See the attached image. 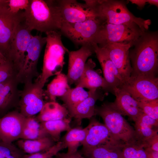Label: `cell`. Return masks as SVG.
<instances>
[{"instance_id": "cell-1", "label": "cell", "mask_w": 158, "mask_h": 158, "mask_svg": "<svg viewBox=\"0 0 158 158\" xmlns=\"http://www.w3.org/2000/svg\"><path fill=\"white\" fill-rule=\"evenodd\" d=\"M130 54L131 76L156 77L158 67V35L145 31L134 44Z\"/></svg>"}, {"instance_id": "cell-2", "label": "cell", "mask_w": 158, "mask_h": 158, "mask_svg": "<svg viewBox=\"0 0 158 158\" xmlns=\"http://www.w3.org/2000/svg\"><path fill=\"white\" fill-rule=\"evenodd\" d=\"M23 15L24 22L32 31H59L62 23L57 0H30Z\"/></svg>"}, {"instance_id": "cell-3", "label": "cell", "mask_w": 158, "mask_h": 158, "mask_svg": "<svg viewBox=\"0 0 158 158\" xmlns=\"http://www.w3.org/2000/svg\"><path fill=\"white\" fill-rule=\"evenodd\" d=\"M85 3L94 10L97 16L104 23L114 24L137 25L144 31L148 30L150 20L135 17L122 1L112 0H86Z\"/></svg>"}, {"instance_id": "cell-4", "label": "cell", "mask_w": 158, "mask_h": 158, "mask_svg": "<svg viewBox=\"0 0 158 158\" xmlns=\"http://www.w3.org/2000/svg\"><path fill=\"white\" fill-rule=\"evenodd\" d=\"M45 34L46 45L42 72L36 79L43 87L49 78L61 73L65 54L69 51L62 42L59 31H50Z\"/></svg>"}, {"instance_id": "cell-5", "label": "cell", "mask_w": 158, "mask_h": 158, "mask_svg": "<svg viewBox=\"0 0 158 158\" xmlns=\"http://www.w3.org/2000/svg\"><path fill=\"white\" fill-rule=\"evenodd\" d=\"M95 115L101 117L113 137L124 144L137 141L134 128L115 108L112 102L95 107Z\"/></svg>"}, {"instance_id": "cell-6", "label": "cell", "mask_w": 158, "mask_h": 158, "mask_svg": "<svg viewBox=\"0 0 158 158\" xmlns=\"http://www.w3.org/2000/svg\"><path fill=\"white\" fill-rule=\"evenodd\" d=\"M145 31L135 25L104 23L95 37L94 43L99 47L111 43H132L134 45Z\"/></svg>"}, {"instance_id": "cell-7", "label": "cell", "mask_w": 158, "mask_h": 158, "mask_svg": "<svg viewBox=\"0 0 158 158\" xmlns=\"http://www.w3.org/2000/svg\"><path fill=\"white\" fill-rule=\"evenodd\" d=\"M104 23L97 17L77 23H63L59 31L76 47L93 44Z\"/></svg>"}, {"instance_id": "cell-8", "label": "cell", "mask_w": 158, "mask_h": 158, "mask_svg": "<svg viewBox=\"0 0 158 158\" xmlns=\"http://www.w3.org/2000/svg\"><path fill=\"white\" fill-rule=\"evenodd\" d=\"M31 31L23 20L17 26L11 39L6 58L12 65L16 76L22 67L27 49L33 36Z\"/></svg>"}, {"instance_id": "cell-9", "label": "cell", "mask_w": 158, "mask_h": 158, "mask_svg": "<svg viewBox=\"0 0 158 158\" xmlns=\"http://www.w3.org/2000/svg\"><path fill=\"white\" fill-rule=\"evenodd\" d=\"M120 88L127 92L138 102H148L158 98L157 77L131 76Z\"/></svg>"}, {"instance_id": "cell-10", "label": "cell", "mask_w": 158, "mask_h": 158, "mask_svg": "<svg viewBox=\"0 0 158 158\" xmlns=\"http://www.w3.org/2000/svg\"><path fill=\"white\" fill-rule=\"evenodd\" d=\"M46 42V37H43L40 35L33 36L27 49L22 67L16 76L18 83L24 84L32 82L33 78L39 76L37 64L42 50Z\"/></svg>"}, {"instance_id": "cell-11", "label": "cell", "mask_w": 158, "mask_h": 158, "mask_svg": "<svg viewBox=\"0 0 158 158\" xmlns=\"http://www.w3.org/2000/svg\"><path fill=\"white\" fill-rule=\"evenodd\" d=\"M43 87L36 80L34 83L24 84L23 90L20 91L18 104L20 112L25 117L34 116L42 109L45 103L43 99Z\"/></svg>"}, {"instance_id": "cell-12", "label": "cell", "mask_w": 158, "mask_h": 158, "mask_svg": "<svg viewBox=\"0 0 158 158\" xmlns=\"http://www.w3.org/2000/svg\"><path fill=\"white\" fill-rule=\"evenodd\" d=\"M57 1L62 23H77L97 17L93 9L85 3H80L75 0Z\"/></svg>"}, {"instance_id": "cell-13", "label": "cell", "mask_w": 158, "mask_h": 158, "mask_svg": "<svg viewBox=\"0 0 158 158\" xmlns=\"http://www.w3.org/2000/svg\"><path fill=\"white\" fill-rule=\"evenodd\" d=\"M133 46L132 43H111L100 47L106 50L110 59L117 68L123 83L130 77L132 72L129 50Z\"/></svg>"}, {"instance_id": "cell-14", "label": "cell", "mask_w": 158, "mask_h": 158, "mask_svg": "<svg viewBox=\"0 0 158 158\" xmlns=\"http://www.w3.org/2000/svg\"><path fill=\"white\" fill-rule=\"evenodd\" d=\"M88 125V131L82 149H88L108 145L124 144L116 138L103 124L93 117Z\"/></svg>"}, {"instance_id": "cell-15", "label": "cell", "mask_w": 158, "mask_h": 158, "mask_svg": "<svg viewBox=\"0 0 158 158\" xmlns=\"http://www.w3.org/2000/svg\"><path fill=\"white\" fill-rule=\"evenodd\" d=\"M26 118L20 112L16 111L0 118V140L10 144L20 139Z\"/></svg>"}, {"instance_id": "cell-16", "label": "cell", "mask_w": 158, "mask_h": 158, "mask_svg": "<svg viewBox=\"0 0 158 158\" xmlns=\"http://www.w3.org/2000/svg\"><path fill=\"white\" fill-rule=\"evenodd\" d=\"M68 73L66 75L69 85H75L80 77L89 57L95 53L93 44L81 46L76 51H69Z\"/></svg>"}, {"instance_id": "cell-17", "label": "cell", "mask_w": 158, "mask_h": 158, "mask_svg": "<svg viewBox=\"0 0 158 158\" xmlns=\"http://www.w3.org/2000/svg\"><path fill=\"white\" fill-rule=\"evenodd\" d=\"M95 53L101 66L104 78L107 85L109 91H112L115 87L120 88L123 81L118 71L110 59L104 48L93 44Z\"/></svg>"}, {"instance_id": "cell-18", "label": "cell", "mask_w": 158, "mask_h": 158, "mask_svg": "<svg viewBox=\"0 0 158 158\" xmlns=\"http://www.w3.org/2000/svg\"><path fill=\"white\" fill-rule=\"evenodd\" d=\"M23 12L16 15L0 13V52L7 58L10 43L18 24L23 20Z\"/></svg>"}, {"instance_id": "cell-19", "label": "cell", "mask_w": 158, "mask_h": 158, "mask_svg": "<svg viewBox=\"0 0 158 158\" xmlns=\"http://www.w3.org/2000/svg\"><path fill=\"white\" fill-rule=\"evenodd\" d=\"M112 92L116 96L112 103L122 115L128 116L135 122L143 113L137 101L126 91L121 88L115 87Z\"/></svg>"}, {"instance_id": "cell-20", "label": "cell", "mask_w": 158, "mask_h": 158, "mask_svg": "<svg viewBox=\"0 0 158 158\" xmlns=\"http://www.w3.org/2000/svg\"><path fill=\"white\" fill-rule=\"evenodd\" d=\"M101 89L89 90L91 92L89 96L68 111L70 117L74 118L80 125L83 119H90L95 115V103L98 100H103L104 96Z\"/></svg>"}, {"instance_id": "cell-21", "label": "cell", "mask_w": 158, "mask_h": 158, "mask_svg": "<svg viewBox=\"0 0 158 158\" xmlns=\"http://www.w3.org/2000/svg\"><path fill=\"white\" fill-rule=\"evenodd\" d=\"M96 66V63L92 59L87 61L83 72L76 86L85 88L89 90L102 88L105 91H109L107 83L101 75L99 70L95 69Z\"/></svg>"}, {"instance_id": "cell-22", "label": "cell", "mask_w": 158, "mask_h": 158, "mask_svg": "<svg viewBox=\"0 0 158 158\" xmlns=\"http://www.w3.org/2000/svg\"><path fill=\"white\" fill-rule=\"evenodd\" d=\"M136 141L142 144L148 138L158 132V121L142 113L134 122Z\"/></svg>"}, {"instance_id": "cell-23", "label": "cell", "mask_w": 158, "mask_h": 158, "mask_svg": "<svg viewBox=\"0 0 158 158\" xmlns=\"http://www.w3.org/2000/svg\"><path fill=\"white\" fill-rule=\"evenodd\" d=\"M18 83L15 76L11 77L0 93V113L19 103L20 91L18 90Z\"/></svg>"}, {"instance_id": "cell-24", "label": "cell", "mask_w": 158, "mask_h": 158, "mask_svg": "<svg viewBox=\"0 0 158 158\" xmlns=\"http://www.w3.org/2000/svg\"><path fill=\"white\" fill-rule=\"evenodd\" d=\"M123 145H108L79 151L85 158H123Z\"/></svg>"}, {"instance_id": "cell-25", "label": "cell", "mask_w": 158, "mask_h": 158, "mask_svg": "<svg viewBox=\"0 0 158 158\" xmlns=\"http://www.w3.org/2000/svg\"><path fill=\"white\" fill-rule=\"evenodd\" d=\"M36 118L40 122L64 119L69 115L66 108L56 101L45 103Z\"/></svg>"}, {"instance_id": "cell-26", "label": "cell", "mask_w": 158, "mask_h": 158, "mask_svg": "<svg viewBox=\"0 0 158 158\" xmlns=\"http://www.w3.org/2000/svg\"><path fill=\"white\" fill-rule=\"evenodd\" d=\"M56 143L48 136L35 140L21 139L16 143L18 147L25 154H32L47 150Z\"/></svg>"}, {"instance_id": "cell-27", "label": "cell", "mask_w": 158, "mask_h": 158, "mask_svg": "<svg viewBox=\"0 0 158 158\" xmlns=\"http://www.w3.org/2000/svg\"><path fill=\"white\" fill-rule=\"evenodd\" d=\"M49 84L45 94L50 101H56L57 97L64 95L71 88L66 75L61 73Z\"/></svg>"}, {"instance_id": "cell-28", "label": "cell", "mask_w": 158, "mask_h": 158, "mask_svg": "<svg viewBox=\"0 0 158 158\" xmlns=\"http://www.w3.org/2000/svg\"><path fill=\"white\" fill-rule=\"evenodd\" d=\"M87 126L84 128L80 127L71 128L60 140L68 148L67 153H72L77 151L78 147L86 138L88 131Z\"/></svg>"}, {"instance_id": "cell-29", "label": "cell", "mask_w": 158, "mask_h": 158, "mask_svg": "<svg viewBox=\"0 0 158 158\" xmlns=\"http://www.w3.org/2000/svg\"><path fill=\"white\" fill-rule=\"evenodd\" d=\"M71 118L40 122L43 128L47 134L56 142L60 141L61 133L68 131L71 128L70 123Z\"/></svg>"}, {"instance_id": "cell-30", "label": "cell", "mask_w": 158, "mask_h": 158, "mask_svg": "<svg viewBox=\"0 0 158 158\" xmlns=\"http://www.w3.org/2000/svg\"><path fill=\"white\" fill-rule=\"evenodd\" d=\"M90 92V90L87 91L83 88L76 86L75 88H71L61 97V99L69 111L87 98Z\"/></svg>"}, {"instance_id": "cell-31", "label": "cell", "mask_w": 158, "mask_h": 158, "mask_svg": "<svg viewBox=\"0 0 158 158\" xmlns=\"http://www.w3.org/2000/svg\"><path fill=\"white\" fill-rule=\"evenodd\" d=\"M122 153L123 158H147L143 145L137 141L125 144Z\"/></svg>"}, {"instance_id": "cell-32", "label": "cell", "mask_w": 158, "mask_h": 158, "mask_svg": "<svg viewBox=\"0 0 158 158\" xmlns=\"http://www.w3.org/2000/svg\"><path fill=\"white\" fill-rule=\"evenodd\" d=\"M66 148L64 143L60 140L47 150L35 153L25 154L22 158H52Z\"/></svg>"}, {"instance_id": "cell-33", "label": "cell", "mask_w": 158, "mask_h": 158, "mask_svg": "<svg viewBox=\"0 0 158 158\" xmlns=\"http://www.w3.org/2000/svg\"><path fill=\"white\" fill-rule=\"evenodd\" d=\"M25 154L18 147L0 140V158H22Z\"/></svg>"}, {"instance_id": "cell-34", "label": "cell", "mask_w": 158, "mask_h": 158, "mask_svg": "<svg viewBox=\"0 0 158 158\" xmlns=\"http://www.w3.org/2000/svg\"><path fill=\"white\" fill-rule=\"evenodd\" d=\"M137 102L144 114L158 121V99L146 102Z\"/></svg>"}, {"instance_id": "cell-35", "label": "cell", "mask_w": 158, "mask_h": 158, "mask_svg": "<svg viewBox=\"0 0 158 158\" xmlns=\"http://www.w3.org/2000/svg\"><path fill=\"white\" fill-rule=\"evenodd\" d=\"M48 136H49L42 126L37 130L30 129L24 127L20 139L35 140Z\"/></svg>"}, {"instance_id": "cell-36", "label": "cell", "mask_w": 158, "mask_h": 158, "mask_svg": "<svg viewBox=\"0 0 158 158\" xmlns=\"http://www.w3.org/2000/svg\"><path fill=\"white\" fill-rule=\"evenodd\" d=\"M8 6L10 13L16 15L21 11L25 10L28 8L30 0H8Z\"/></svg>"}, {"instance_id": "cell-37", "label": "cell", "mask_w": 158, "mask_h": 158, "mask_svg": "<svg viewBox=\"0 0 158 158\" xmlns=\"http://www.w3.org/2000/svg\"><path fill=\"white\" fill-rule=\"evenodd\" d=\"M15 76L11 63L8 60L0 64V83Z\"/></svg>"}, {"instance_id": "cell-38", "label": "cell", "mask_w": 158, "mask_h": 158, "mask_svg": "<svg viewBox=\"0 0 158 158\" xmlns=\"http://www.w3.org/2000/svg\"><path fill=\"white\" fill-rule=\"evenodd\" d=\"M144 149L158 152V132L147 139L142 144Z\"/></svg>"}, {"instance_id": "cell-39", "label": "cell", "mask_w": 158, "mask_h": 158, "mask_svg": "<svg viewBox=\"0 0 158 158\" xmlns=\"http://www.w3.org/2000/svg\"><path fill=\"white\" fill-rule=\"evenodd\" d=\"M55 157L56 158H85L78 150L72 153L59 152Z\"/></svg>"}, {"instance_id": "cell-40", "label": "cell", "mask_w": 158, "mask_h": 158, "mask_svg": "<svg viewBox=\"0 0 158 158\" xmlns=\"http://www.w3.org/2000/svg\"><path fill=\"white\" fill-rule=\"evenodd\" d=\"M129 1L132 4H136L140 8H143L147 3L154 5L157 7L158 6L157 0H131Z\"/></svg>"}, {"instance_id": "cell-41", "label": "cell", "mask_w": 158, "mask_h": 158, "mask_svg": "<svg viewBox=\"0 0 158 158\" xmlns=\"http://www.w3.org/2000/svg\"><path fill=\"white\" fill-rule=\"evenodd\" d=\"M0 13H10L8 6V0H0Z\"/></svg>"}, {"instance_id": "cell-42", "label": "cell", "mask_w": 158, "mask_h": 158, "mask_svg": "<svg viewBox=\"0 0 158 158\" xmlns=\"http://www.w3.org/2000/svg\"><path fill=\"white\" fill-rule=\"evenodd\" d=\"M146 154L147 158H158V152L147 149H144Z\"/></svg>"}, {"instance_id": "cell-43", "label": "cell", "mask_w": 158, "mask_h": 158, "mask_svg": "<svg viewBox=\"0 0 158 158\" xmlns=\"http://www.w3.org/2000/svg\"><path fill=\"white\" fill-rule=\"evenodd\" d=\"M9 78L7 80L0 83V93L2 91L4 87L6 85L8 82V80Z\"/></svg>"}, {"instance_id": "cell-44", "label": "cell", "mask_w": 158, "mask_h": 158, "mask_svg": "<svg viewBox=\"0 0 158 158\" xmlns=\"http://www.w3.org/2000/svg\"><path fill=\"white\" fill-rule=\"evenodd\" d=\"M7 60V59L0 52V64Z\"/></svg>"}, {"instance_id": "cell-45", "label": "cell", "mask_w": 158, "mask_h": 158, "mask_svg": "<svg viewBox=\"0 0 158 158\" xmlns=\"http://www.w3.org/2000/svg\"><path fill=\"white\" fill-rule=\"evenodd\" d=\"M52 158H55V157H53Z\"/></svg>"}]
</instances>
